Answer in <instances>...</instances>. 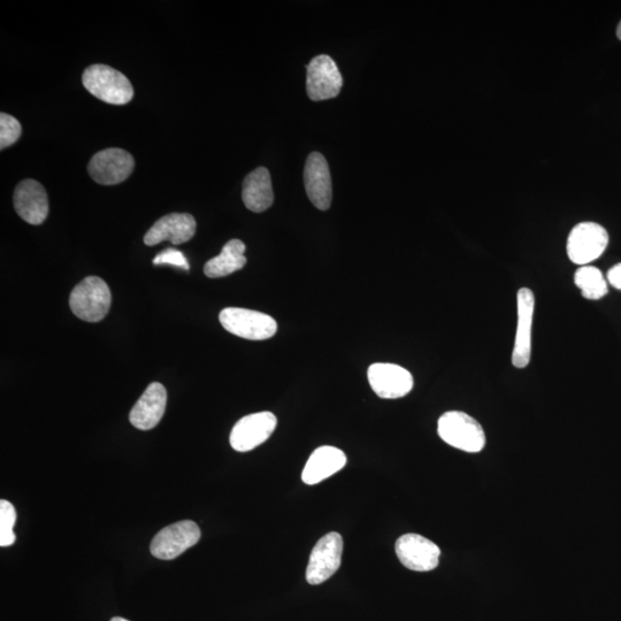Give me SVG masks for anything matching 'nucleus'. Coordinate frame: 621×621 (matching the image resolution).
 Instances as JSON below:
<instances>
[{
    "label": "nucleus",
    "instance_id": "27",
    "mask_svg": "<svg viewBox=\"0 0 621 621\" xmlns=\"http://www.w3.org/2000/svg\"><path fill=\"white\" fill-rule=\"evenodd\" d=\"M111 621H129V620H127L125 618L115 617Z\"/></svg>",
    "mask_w": 621,
    "mask_h": 621
},
{
    "label": "nucleus",
    "instance_id": "25",
    "mask_svg": "<svg viewBox=\"0 0 621 621\" xmlns=\"http://www.w3.org/2000/svg\"><path fill=\"white\" fill-rule=\"evenodd\" d=\"M608 281L613 288L621 290V264L611 268L608 272Z\"/></svg>",
    "mask_w": 621,
    "mask_h": 621
},
{
    "label": "nucleus",
    "instance_id": "21",
    "mask_svg": "<svg viewBox=\"0 0 621 621\" xmlns=\"http://www.w3.org/2000/svg\"><path fill=\"white\" fill-rule=\"evenodd\" d=\"M574 283L581 290L582 296L589 301H598L608 295V282L597 267L581 266L574 275Z\"/></svg>",
    "mask_w": 621,
    "mask_h": 621
},
{
    "label": "nucleus",
    "instance_id": "1",
    "mask_svg": "<svg viewBox=\"0 0 621 621\" xmlns=\"http://www.w3.org/2000/svg\"><path fill=\"white\" fill-rule=\"evenodd\" d=\"M441 439L458 450L477 454L486 446V435L482 426L469 414L449 411L437 423Z\"/></svg>",
    "mask_w": 621,
    "mask_h": 621
},
{
    "label": "nucleus",
    "instance_id": "3",
    "mask_svg": "<svg viewBox=\"0 0 621 621\" xmlns=\"http://www.w3.org/2000/svg\"><path fill=\"white\" fill-rule=\"evenodd\" d=\"M109 286L98 276H89L76 286L69 297V306L76 317L83 321H102L111 308Z\"/></svg>",
    "mask_w": 621,
    "mask_h": 621
},
{
    "label": "nucleus",
    "instance_id": "19",
    "mask_svg": "<svg viewBox=\"0 0 621 621\" xmlns=\"http://www.w3.org/2000/svg\"><path fill=\"white\" fill-rule=\"evenodd\" d=\"M242 199L252 212H264L273 205L274 194L271 174L267 168L259 167L243 181Z\"/></svg>",
    "mask_w": 621,
    "mask_h": 621
},
{
    "label": "nucleus",
    "instance_id": "8",
    "mask_svg": "<svg viewBox=\"0 0 621 621\" xmlns=\"http://www.w3.org/2000/svg\"><path fill=\"white\" fill-rule=\"evenodd\" d=\"M278 419L272 412H258L237 421L230 433V446L239 452H248L263 444L274 433Z\"/></svg>",
    "mask_w": 621,
    "mask_h": 621
},
{
    "label": "nucleus",
    "instance_id": "20",
    "mask_svg": "<svg viewBox=\"0 0 621 621\" xmlns=\"http://www.w3.org/2000/svg\"><path fill=\"white\" fill-rule=\"evenodd\" d=\"M247 250L245 244L240 240H232L225 244L220 255L209 260L204 267L207 278L219 279L233 274L247 264L244 253Z\"/></svg>",
    "mask_w": 621,
    "mask_h": 621
},
{
    "label": "nucleus",
    "instance_id": "26",
    "mask_svg": "<svg viewBox=\"0 0 621 621\" xmlns=\"http://www.w3.org/2000/svg\"><path fill=\"white\" fill-rule=\"evenodd\" d=\"M617 36L619 38V40L621 41V21L619 22L618 28H617Z\"/></svg>",
    "mask_w": 621,
    "mask_h": 621
},
{
    "label": "nucleus",
    "instance_id": "16",
    "mask_svg": "<svg viewBox=\"0 0 621 621\" xmlns=\"http://www.w3.org/2000/svg\"><path fill=\"white\" fill-rule=\"evenodd\" d=\"M196 220L188 213H172L160 218L144 236V243L153 247L164 241L178 245L193 239L196 233Z\"/></svg>",
    "mask_w": 621,
    "mask_h": 621
},
{
    "label": "nucleus",
    "instance_id": "9",
    "mask_svg": "<svg viewBox=\"0 0 621 621\" xmlns=\"http://www.w3.org/2000/svg\"><path fill=\"white\" fill-rule=\"evenodd\" d=\"M135 160L122 149H106L91 158L88 172L91 179L103 186H114L126 181L133 173Z\"/></svg>",
    "mask_w": 621,
    "mask_h": 621
},
{
    "label": "nucleus",
    "instance_id": "11",
    "mask_svg": "<svg viewBox=\"0 0 621 621\" xmlns=\"http://www.w3.org/2000/svg\"><path fill=\"white\" fill-rule=\"evenodd\" d=\"M306 68H308L306 90L312 101H327L339 96L343 79L339 67L331 57L320 55L313 58Z\"/></svg>",
    "mask_w": 621,
    "mask_h": 621
},
{
    "label": "nucleus",
    "instance_id": "17",
    "mask_svg": "<svg viewBox=\"0 0 621 621\" xmlns=\"http://www.w3.org/2000/svg\"><path fill=\"white\" fill-rule=\"evenodd\" d=\"M166 404L167 391L165 387L159 382L151 383L130 411V424L140 431H150L164 417Z\"/></svg>",
    "mask_w": 621,
    "mask_h": 621
},
{
    "label": "nucleus",
    "instance_id": "24",
    "mask_svg": "<svg viewBox=\"0 0 621 621\" xmlns=\"http://www.w3.org/2000/svg\"><path fill=\"white\" fill-rule=\"evenodd\" d=\"M155 265H173L182 268L184 271L190 270V265L186 256L179 250L167 249L160 252L159 255L153 259Z\"/></svg>",
    "mask_w": 621,
    "mask_h": 621
},
{
    "label": "nucleus",
    "instance_id": "23",
    "mask_svg": "<svg viewBox=\"0 0 621 621\" xmlns=\"http://www.w3.org/2000/svg\"><path fill=\"white\" fill-rule=\"evenodd\" d=\"M22 133L20 122L10 114H0V149L17 143Z\"/></svg>",
    "mask_w": 621,
    "mask_h": 621
},
{
    "label": "nucleus",
    "instance_id": "15",
    "mask_svg": "<svg viewBox=\"0 0 621 621\" xmlns=\"http://www.w3.org/2000/svg\"><path fill=\"white\" fill-rule=\"evenodd\" d=\"M13 203L19 217L30 225H42L48 218L49 198L40 182L21 181L14 190Z\"/></svg>",
    "mask_w": 621,
    "mask_h": 621
},
{
    "label": "nucleus",
    "instance_id": "10",
    "mask_svg": "<svg viewBox=\"0 0 621 621\" xmlns=\"http://www.w3.org/2000/svg\"><path fill=\"white\" fill-rule=\"evenodd\" d=\"M396 555L411 571L429 572L440 563L441 549L419 534H405L396 541Z\"/></svg>",
    "mask_w": 621,
    "mask_h": 621
},
{
    "label": "nucleus",
    "instance_id": "22",
    "mask_svg": "<svg viewBox=\"0 0 621 621\" xmlns=\"http://www.w3.org/2000/svg\"><path fill=\"white\" fill-rule=\"evenodd\" d=\"M17 521V511L9 501H0V546L10 547L15 542L13 527Z\"/></svg>",
    "mask_w": 621,
    "mask_h": 621
},
{
    "label": "nucleus",
    "instance_id": "5",
    "mask_svg": "<svg viewBox=\"0 0 621 621\" xmlns=\"http://www.w3.org/2000/svg\"><path fill=\"white\" fill-rule=\"evenodd\" d=\"M609 244V234L595 222H581L567 237V256L573 264L586 266L600 258Z\"/></svg>",
    "mask_w": 621,
    "mask_h": 621
},
{
    "label": "nucleus",
    "instance_id": "2",
    "mask_svg": "<svg viewBox=\"0 0 621 621\" xmlns=\"http://www.w3.org/2000/svg\"><path fill=\"white\" fill-rule=\"evenodd\" d=\"M82 83L91 95L107 104L126 105L134 97L132 83L110 66H89L82 75Z\"/></svg>",
    "mask_w": 621,
    "mask_h": 621
},
{
    "label": "nucleus",
    "instance_id": "4",
    "mask_svg": "<svg viewBox=\"0 0 621 621\" xmlns=\"http://www.w3.org/2000/svg\"><path fill=\"white\" fill-rule=\"evenodd\" d=\"M219 320L227 332L245 340H268L278 331V324L271 316L248 309H224L220 312Z\"/></svg>",
    "mask_w": 621,
    "mask_h": 621
},
{
    "label": "nucleus",
    "instance_id": "6",
    "mask_svg": "<svg viewBox=\"0 0 621 621\" xmlns=\"http://www.w3.org/2000/svg\"><path fill=\"white\" fill-rule=\"evenodd\" d=\"M201 529L194 521L183 520L167 526L153 538L150 546L152 556L172 561L184 551L196 546L201 540Z\"/></svg>",
    "mask_w": 621,
    "mask_h": 621
},
{
    "label": "nucleus",
    "instance_id": "14",
    "mask_svg": "<svg viewBox=\"0 0 621 621\" xmlns=\"http://www.w3.org/2000/svg\"><path fill=\"white\" fill-rule=\"evenodd\" d=\"M306 194L317 209L327 211L332 204L333 188L327 160L319 152H312L304 168Z\"/></svg>",
    "mask_w": 621,
    "mask_h": 621
},
{
    "label": "nucleus",
    "instance_id": "18",
    "mask_svg": "<svg viewBox=\"0 0 621 621\" xmlns=\"http://www.w3.org/2000/svg\"><path fill=\"white\" fill-rule=\"evenodd\" d=\"M348 459L339 448L324 446L313 451L302 474L306 485H317L337 472H340Z\"/></svg>",
    "mask_w": 621,
    "mask_h": 621
},
{
    "label": "nucleus",
    "instance_id": "13",
    "mask_svg": "<svg viewBox=\"0 0 621 621\" xmlns=\"http://www.w3.org/2000/svg\"><path fill=\"white\" fill-rule=\"evenodd\" d=\"M535 311V296L531 289L521 288L517 294V333L512 364L525 368L532 357V327Z\"/></svg>",
    "mask_w": 621,
    "mask_h": 621
},
{
    "label": "nucleus",
    "instance_id": "7",
    "mask_svg": "<svg viewBox=\"0 0 621 621\" xmlns=\"http://www.w3.org/2000/svg\"><path fill=\"white\" fill-rule=\"evenodd\" d=\"M343 554L341 534L332 532L321 538L313 548L306 569V581L310 585L324 584L340 569Z\"/></svg>",
    "mask_w": 621,
    "mask_h": 621
},
{
    "label": "nucleus",
    "instance_id": "12",
    "mask_svg": "<svg viewBox=\"0 0 621 621\" xmlns=\"http://www.w3.org/2000/svg\"><path fill=\"white\" fill-rule=\"evenodd\" d=\"M367 377L374 393L385 400H397L408 395L414 385L412 374L396 364H373L368 368Z\"/></svg>",
    "mask_w": 621,
    "mask_h": 621
}]
</instances>
